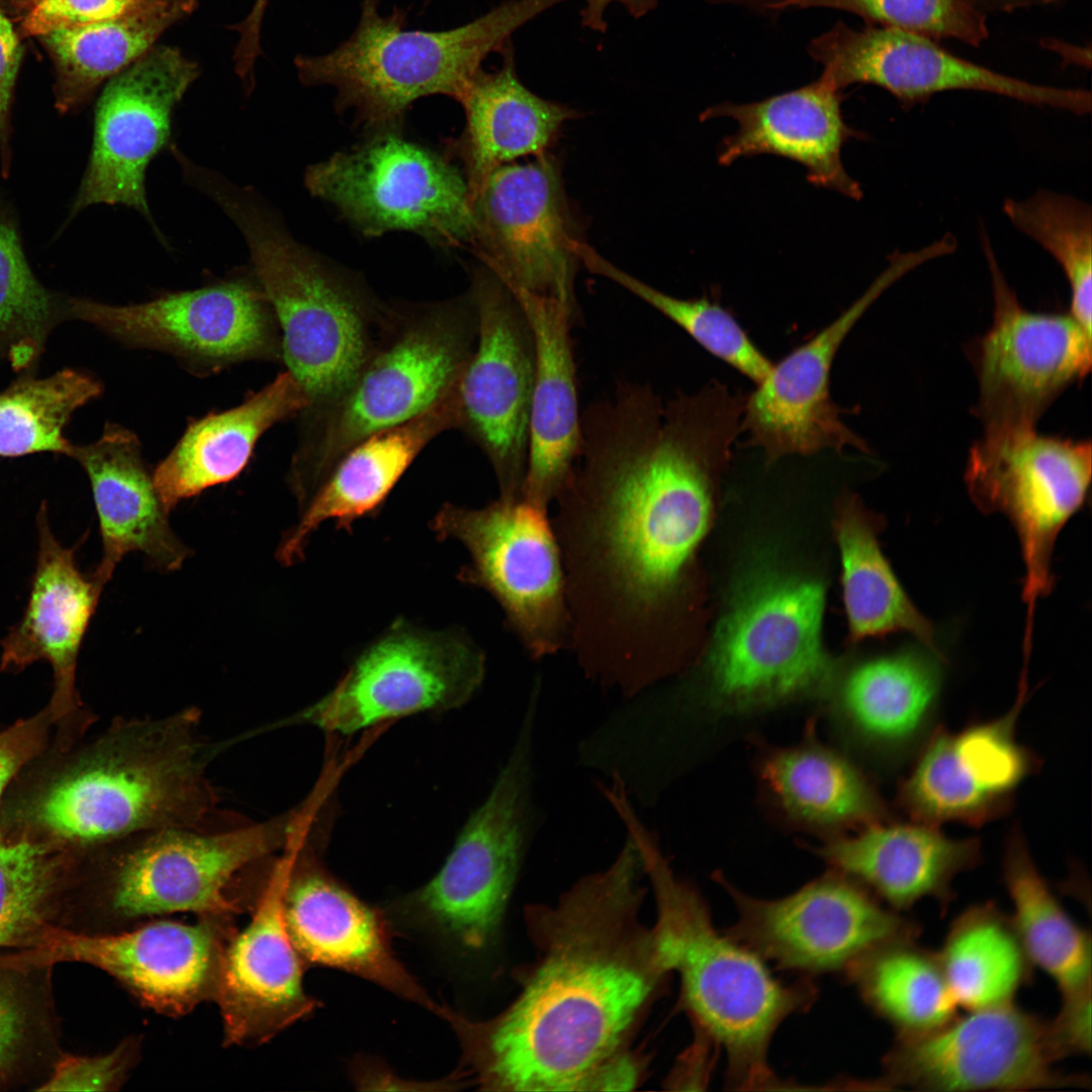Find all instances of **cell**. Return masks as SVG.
Here are the masks:
<instances>
[{
    "label": "cell",
    "mask_w": 1092,
    "mask_h": 1092,
    "mask_svg": "<svg viewBox=\"0 0 1092 1092\" xmlns=\"http://www.w3.org/2000/svg\"><path fill=\"white\" fill-rule=\"evenodd\" d=\"M741 417L717 386L663 404L649 384L624 379L581 413L579 452L554 499L569 645L587 676L626 698L665 671L663 619L707 531Z\"/></svg>",
    "instance_id": "6da1fadb"
},
{
    "label": "cell",
    "mask_w": 1092,
    "mask_h": 1092,
    "mask_svg": "<svg viewBox=\"0 0 1092 1092\" xmlns=\"http://www.w3.org/2000/svg\"><path fill=\"white\" fill-rule=\"evenodd\" d=\"M641 854L626 841L612 864L584 876L555 905L528 906L535 959L515 999L490 1018L443 1006L462 1072L487 1091H596L626 1050L667 971L652 927Z\"/></svg>",
    "instance_id": "7a4b0ae2"
},
{
    "label": "cell",
    "mask_w": 1092,
    "mask_h": 1092,
    "mask_svg": "<svg viewBox=\"0 0 1092 1092\" xmlns=\"http://www.w3.org/2000/svg\"><path fill=\"white\" fill-rule=\"evenodd\" d=\"M194 707L161 718H120L91 741L55 739L13 783L0 817L81 856L144 831L219 829L207 765L218 750Z\"/></svg>",
    "instance_id": "3957f363"
},
{
    "label": "cell",
    "mask_w": 1092,
    "mask_h": 1092,
    "mask_svg": "<svg viewBox=\"0 0 1092 1092\" xmlns=\"http://www.w3.org/2000/svg\"><path fill=\"white\" fill-rule=\"evenodd\" d=\"M298 828L299 815L290 812L220 829L149 830L97 847L79 858L66 931L116 932L175 913L251 912L271 856Z\"/></svg>",
    "instance_id": "277c9868"
},
{
    "label": "cell",
    "mask_w": 1092,
    "mask_h": 1092,
    "mask_svg": "<svg viewBox=\"0 0 1092 1092\" xmlns=\"http://www.w3.org/2000/svg\"><path fill=\"white\" fill-rule=\"evenodd\" d=\"M190 185L215 202L246 241L258 286L280 331L281 360L308 399L299 415L327 405L377 345L391 305L295 242L250 187L204 167L192 173Z\"/></svg>",
    "instance_id": "5b68a950"
},
{
    "label": "cell",
    "mask_w": 1092,
    "mask_h": 1092,
    "mask_svg": "<svg viewBox=\"0 0 1092 1092\" xmlns=\"http://www.w3.org/2000/svg\"><path fill=\"white\" fill-rule=\"evenodd\" d=\"M476 338L469 294L391 305L380 340L344 390L322 408L298 416L288 482L299 509L349 448L421 415L455 387Z\"/></svg>",
    "instance_id": "8992f818"
},
{
    "label": "cell",
    "mask_w": 1092,
    "mask_h": 1092,
    "mask_svg": "<svg viewBox=\"0 0 1092 1092\" xmlns=\"http://www.w3.org/2000/svg\"><path fill=\"white\" fill-rule=\"evenodd\" d=\"M563 1L507 0L465 24L432 31L407 29L401 8L384 16L380 0H362L354 32L328 54L298 56L295 67L303 84L334 87L339 110L353 109L364 126L390 129L420 98L458 101L490 54Z\"/></svg>",
    "instance_id": "52a82bcc"
},
{
    "label": "cell",
    "mask_w": 1092,
    "mask_h": 1092,
    "mask_svg": "<svg viewBox=\"0 0 1092 1092\" xmlns=\"http://www.w3.org/2000/svg\"><path fill=\"white\" fill-rule=\"evenodd\" d=\"M642 857L656 902L652 926L667 972L677 971L685 1004L728 1054L740 1084H767L768 1038L802 1002V992L780 985L754 953L721 936L697 893L673 874L656 836L635 810L621 814Z\"/></svg>",
    "instance_id": "ba28073f"
},
{
    "label": "cell",
    "mask_w": 1092,
    "mask_h": 1092,
    "mask_svg": "<svg viewBox=\"0 0 1092 1092\" xmlns=\"http://www.w3.org/2000/svg\"><path fill=\"white\" fill-rule=\"evenodd\" d=\"M535 717L528 705L507 762L443 867L395 907L408 926L459 950H482L496 937L534 830Z\"/></svg>",
    "instance_id": "9c48e42d"
},
{
    "label": "cell",
    "mask_w": 1092,
    "mask_h": 1092,
    "mask_svg": "<svg viewBox=\"0 0 1092 1092\" xmlns=\"http://www.w3.org/2000/svg\"><path fill=\"white\" fill-rule=\"evenodd\" d=\"M822 583L778 573L749 581L717 629L709 669L716 698L746 709L824 688L832 665L821 642Z\"/></svg>",
    "instance_id": "30bf717a"
},
{
    "label": "cell",
    "mask_w": 1092,
    "mask_h": 1092,
    "mask_svg": "<svg viewBox=\"0 0 1092 1092\" xmlns=\"http://www.w3.org/2000/svg\"><path fill=\"white\" fill-rule=\"evenodd\" d=\"M547 509L522 497L468 509L445 504L432 528L464 545L463 582L488 592L534 659L569 645L570 618L560 546Z\"/></svg>",
    "instance_id": "8fae6325"
},
{
    "label": "cell",
    "mask_w": 1092,
    "mask_h": 1092,
    "mask_svg": "<svg viewBox=\"0 0 1092 1092\" xmlns=\"http://www.w3.org/2000/svg\"><path fill=\"white\" fill-rule=\"evenodd\" d=\"M1092 473L1090 441H1072L1036 429L985 433L970 450L965 482L985 514L999 513L1013 525L1025 575L1024 637H1031L1038 599L1054 585L1052 556L1059 533L1085 503Z\"/></svg>",
    "instance_id": "7c38bea8"
},
{
    "label": "cell",
    "mask_w": 1092,
    "mask_h": 1092,
    "mask_svg": "<svg viewBox=\"0 0 1092 1092\" xmlns=\"http://www.w3.org/2000/svg\"><path fill=\"white\" fill-rule=\"evenodd\" d=\"M305 184L364 235L418 234L441 246L473 245L465 178L430 150L384 132L308 168Z\"/></svg>",
    "instance_id": "4fadbf2b"
},
{
    "label": "cell",
    "mask_w": 1092,
    "mask_h": 1092,
    "mask_svg": "<svg viewBox=\"0 0 1092 1092\" xmlns=\"http://www.w3.org/2000/svg\"><path fill=\"white\" fill-rule=\"evenodd\" d=\"M484 672L483 653L461 632L398 620L329 694L287 722L352 734L407 715L458 708L481 686Z\"/></svg>",
    "instance_id": "5bb4252c"
},
{
    "label": "cell",
    "mask_w": 1092,
    "mask_h": 1092,
    "mask_svg": "<svg viewBox=\"0 0 1092 1092\" xmlns=\"http://www.w3.org/2000/svg\"><path fill=\"white\" fill-rule=\"evenodd\" d=\"M994 311L989 330L971 348L978 381L974 414L985 433L1035 429L1051 404L1085 377L1092 335L1070 314L1024 308L983 233Z\"/></svg>",
    "instance_id": "9a60e30c"
},
{
    "label": "cell",
    "mask_w": 1092,
    "mask_h": 1092,
    "mask_svg": "<svg viewBox=\"0 0 1092 1092\" xmlns=\"http://www.w3.org/2000/svg\"><path fill=\"white\" fill-rule=\"evenodd\" d=\"M1049 1021L1013 1001L969 1010L943 1025L898 1036L886 1058L889 1087L928 1091L1032 1090L1086 1087L1083 1075L1063 1074Z\"/></svg>",
    "instance_id": "2e32d148"
},
{
    "label": "cell",
    "mask_w": 1092,
    "mask_h": 1092,
    "mask_svg": "<svg viewBox=\"0 0 1092 1092\" xmlns=\"http://www.w3.org/2000/svg\"><path fill=\"white\" fill-rule=\"evenodd\" d=\"M469 295L477 338L458 384V429L488 460L499 497L520 498L535 374L533 333L517 297L486 267L475 270Z\"/></svg>",
    "instance_id": "e0dca14e"
},
{
    "label": "cell",
    "mask_w": 1092,
    "mask_h": 1092,
    "mask_svg": "<svg viewBox=\"0 0 1092 1092\" xmlns=\"http://www.w3.org/2000/svg\"><path fill=\"white\" fill-rule=\"evenodd\" d=\"M472 247L514 294L556 299L578 317L574 234L558 164L547 153L495 169L472 202Z\"/></svg>",
    "instance_id": "ac0fdd59"
},
{
    "label": "cell",
    "mask_w": 1092,
    "mask_h": 1092,
    "mask_svg": "<svg viewBox=\"0 0 1092 1092\" xmlns=\"http://www.w3.org/2000/svg\"><path fill=\"white\" fill-rule=\"evenodd\" d=\"M65 313L131 347L160 350L214 371L249 360H281V336L261 289L232 280L127 305L71 298Z\"/></svg>",
    "instance_id": "d6986e66"
},
{
    "label": "cell",
    "mask_w": 1092,
    "mask_h": 1092,
    "mask_svg": "<svg viewBox=\"0 0 1092 1092\" xmlns=\"http://www.w3.org/2000/svg\"><path fill=\"white\" fill-rule=\"evenodd\" d=\"M809 56L822 66L819 77L837 91L853 84H872L888 91L904 106L953 90L983 91L1021 102L1084 115L1091 111V93L1031 83L960 58L935 40L899 29L843 21L809 41Z\"/></svg>",
    "instance_id": "ffe728a7"
},
{
    "label": "cell",
    "mask_w": 1092,
    "mask_h": 1092,
    "mask_svg": "<svg viewBox=\"0 0 1092 1092\" xmlns=\"http://www.w3.org/2000/svg\"><path fill=\"white\" fill-rule=\"evenodd\" d=\"M912 253H894L888 268L848 308L772 366L745 394L741 434L759 448L767 464L791 455L851 447L869 453L868 444L842 421V408L830 394L833 360L855 323L893 282L918 266Z\"/></svg>",
    "instance_id": "44dd1931"
},
{
    "label": "cell",
    "mask_w": 1092,
    "mask_h": 1092,
    "mask_svg": "<svg viewBox=\"0 0 1092 1092\" xmlns=\"http://www.w3.org/2000/svg\"><path fill=\"white\" fill-rule=\"evenodd\" d=\"M235 917L202 916L188 924L162 918L106 933L62 930L33 949L55 965L81 963L116 980L141 1004L179 1017L213 1001Z\"/></svg>",
    "instance_id": "7402d4cb"
},
{
    "label": "cell",
    "mask_w": 1092,
    "mask_h": 1092,
    "mask_svg": "<svg viewBox=\"0 0 1092 1092\" xmlns=\"http://www.w3.org/2000/svg\"><path fill=\"white\" fill-rule=\"evenodd\" d=\"M198 74L179 50L156 47L110 79L96 106L92 152L73 214L92 204H123L161 238L148 204L146 172L168 144L174 108Z\"/></svg>",
    "instance_id": "603a6c76"
},
{
    "label": "cell",
    "mask_w": 1092,
    "mask_h": 1092,
    "mask_svg": "<svg viewBox=\"0 0 1092 1092\" xmlns=\"http://www.w3.org/2000/svg\"><path fill=\"white\" fill-rule=\"evenodd\" d=\"M1026 696L1000 717L959 732L935 729L899 790L912 821L980 826L1003 816L1037 760L1016 737Z\"/></svg>",
    "instance_id": "cb8c5ba5"
},
{
    "label": "cell",
    "mask_w": 1092,
    "mask_h": 1092,
    "mask_svg": "<svg viewBox=\"0 0 1092 1092\" xmlns=\"http://www.w3.org/2000/svg\"><path fill=\"white\" fill-rule=\"evenodd\" d=\"M282 912L304 966L347 972L439 1014L436 1003L396 959L380 913L335 880L305 835L284 847Z\"/></svg>",
    "instance_id": "d4e9b609"
},
{
    "label": "cell",
    "mask_w": 1092,
    "mask_h": 1092,
    "mask_svg": "<svg viewBox=\"0 0 1092 1092\" xmlns=\"http://www.w3.org/2000/svg\"><path fill=\"white\" fill-rule=\"evenodd\" d=\"M729 890L740 914L734 932L784 967H841L891 941L916 938L919 932L913 921L836 880L813 883L775 901Z\"/></svg>",
    "instance_id": "484cf974"
},
{
    "label": "cell",
    "mask_w": 1092,
    "mask_h": 1092,
    "mask_svg": "<svg viewBox=\"0 0 1092 1092\" xmlns=\"http://www.w3.org/2000/svg\"><path fill=\"white\" fill-rule=\"evenodd\" d=\"M286 860L277 854L247 926L229 940L214 1002L226 1046L253 1048L308 1016L316 1001L302 985L304 964L286 930L282 893Z\"/></svg>",
    "instance_id": "4316f807"
},
{
    "label": "cell",
    "mask_w": 1092,
    "mask_h": 1092,
    "mask_svg": "<svg viewBox=\"0 0 1092 1092\" xmlns=\"http://www.w3.org/2000/svg\"><path fill=\"white\" fill-rule=\"evenodd\" d=\"M37 556L26 607L1 640L0 670L17 673L39 660L53 669L47 706L61 728L88 725L76 690L78 656L104 585L78 567L75 549L53 532L46 503L36 515Z\"/></svg>",
    "instance_id": "83f0119b"
},
{
    "label": "cell",
    "mask_w": 1092,
    "mask_h": 1092,
    "mask_svg": "<svg viewBox=\"0 0 1092 1092\" xmlns=\"http://www.w3.org/2000/svg\"><path fill=\"white\" fill-rule=\"evenodd\" d=\"M841 101V92L819 78L760 101L713 105L702 118L728 117L737 123V130L720 144V165L757 155L783 157L802 165L813 185L858 200L861 187L846 172L841 151L861 134L845 122Z\"/></svg>",
    "instance_id": "f1b7e54d"
},
{
    "label": "cell",
    "mask_w": 1092,
    "mask_h": 1092,
    "mask_svg": "<svg viewBox=\"0 0 1092 1092\" xmlns=\"http://www.w3.org/2000/svg\"><path fill=\"white\" fill-rule=\"evenodd\" d=\"M90 481L102 541L93 576L105 585L119 561L141 552L156 568H180L190 550L173 531L165 508L130 430L107 423L87 445L71 444L68 454Z\"/></svg>",
    "instance_id": "f546056e"
},
{
    "label": "cell",
    "mask_w": 1092,
    "mask_h": 1092,
    "mask_svg": "<svg viewBox=\"0 0 1092 1092\" xmlns=\"http://www.w3.org/2000/svg\"><path fill=\"white\" fill-rule=\"evenodd\" d=\"M459 421L457 384L421 415L349 448L300 510L277 558L285 565L302 558L308 538L324 522L333 520L348 530L356 520L377 511L424 449L441 434L458 429Z\"/></svg>",
    "instance_id": "4dcf8cb0"
},
{
    "label": "cell",
    "mask_w": 1092,
    "mask_h": 1092,
    "mask_svg": "<svg viewBox=\"0 0 1092 1092\" xmlns=\"http://www.w3.org/2000/svg\"><path fill=\"white\" fill-rule=\"evenodd\" d=\"M514 295L529 321L535 345L528 461L521 497L547 509L564 484L581 443L570 336L578 317L556 299Z\"/></svg>",
    "instance_id": "1f68e13d"
},
{
    "label": "cell",
    "mask_w": 1092,
    "mask_h": 1092,
    "mask_svg": "<svg viewBox=\"0 0 1092 1092\" xmlns=\"http://www.w3.org/2000/svg\"><path fill=\"white\" fill-rule=\"evenodd\" d=\"M823 856L872 887L895 910H908L924 898L946 910L952 882L979 863L980 841L953 838L937 826L912 821L871 824L855 837L835 840Z\"/></svg>",
    "instance_id": "d6a6232c"
},
{
    "label": "cell",
    "mask_w": 1092,
    "mask_h": 1092,
    "mask_svg": "<svg viewBox=\"0 0 1092 1092\" xmlns=\"http://www.w3.org/2000/svg\"><path fill=\"white\" fill-rule=\"evenodd\" d=\"M502 66L480 69L458 100L466 125L456 148L472 205L490 174L526 156L545 154L575 110L544 99L520 80L510 40L499 52Z\"/></svg>",
    "instance_id": "836d02e7"
},
{
    "label": "cell",
    "mask_w": 1092,
    "mask_h": 1092,
    "mask_svg": "<svg viewBox=\"0 0 1092 1092\" xmlns=\"http://www.w3.org/2000/svg\"><path fill=\"white\" fill-rule=\"evenodd\" d=\"M944 664L942 653L917 641L855 667L842 703L862 739L894 761L918 753L935 730Z\"/></svg>",
    "instance_id": "e575fe53"
},
{
    "label": "cell",
    "mask_w": 1092,
    "mask_h": 1092,
    "mask_svg": "<svg viewBox=\"0 0 1092 1092\" xmlns=\"http://www.w3.org/2000/svg\"><path fill=\"white\" fill-rule=\"evenodd\" d=\"M307 405L305 392L285 370L240 405L192 422L153 471L165 508L171 512L183 499L236 478L260 437Z\"/></svg>",
    "instance_id": "d590c367"
},
{
    "label": "cell",
    "mask_w": 1092,
    "mask_h": 1092,
    "mask_svg": "<svg viewBox=\"0 0 1092 1092\" xmlns=\"http://www.w3.org/2000/svg\"><path fill=\"white\" fill-rule=\"evenodd\" d=\"M77 862L0 817V951L38 947L65 930Z\"/></svg>",
    "instance_id": "8d00e7d4"
},
{
    "label": "cell",
    "mask_w": 1092,
    "mask_h": 1092,
    "mask_svg": "<svg viewBox=\"0 0 1092 1092\" xmlns=\"http://www.w3.org/2000/svg\"><path fill=\"white\" fill-rule=\"evenodd\" d=\"M196 0H155L125 15L55 29L42 35L58 69L57 107L83 103L153 48L172 24L192 12Z\"/></svg>",
    "instance_id": "74e56055"
},
{
    "label": "cell",
    "mask_w": 1092,
    "mask_h": 1092,
    "mask_svg": "<svg viewBox=\"0 0 1092 1092\" xmlns=\"http://www.w3.org/2000/svg\"><path fill=\"white\" fill-rule=\"evenodd\" d=\"M53 967L31 948L0 951V1091H37L64 1053Z\"/></svg>",
    "instance_id": "f35d334b"
},
{
    "label": "cell",
    "mask_w": 1092,
    "mask_h": 1092,
    "mask_svg": "<svg viewBox=\"0 0 1092 1092\" xmlns=\"http://www.w3.org/2000/svg\"><path fill=\"white\" fill-rule=\"evenodd\" d=\"M880 526L856 498L842 507L836 532L850 634L860 640L904 632L942 653L934 625L912 603L881 550Z\"/></svg>",
    "instance_id": "ab89813d"
},
{
    "label": "cell",
    "mask_w": 1092,
    "mask_h": 1092,
    "mask_svg": "<svg viewBox=\"0 0 1092 1092\" xmlns=\"http://www.w3.org/2000/svg\"><path fill=\"white\" fill-rule=\"evenodd\" d=\"M1003 881L1011 920L1033 966L1057 983L1062 996L1091 988V938L1066 912L1014 829L1005 844Z\"/></svg>",
    "instance_id": "60d3db41"
},
{
    "label": "cell",
    "mask_w": 1092,
    "mask_h": 1092,
    "mask_svg": "<svg viewBox=\"0 0 1092 1092\" xmlns=\"http://www.w3.org/2000/svg\"><path fill=\"white\" fill-rule=\"evenodd\" d=\"M937 956L958 1005L968 1010L1013 1001L1031 979L1033 965L1011 917L990 902L952 921Z\"/></svg>",
    "instance_id": "b9f144b4"
},
{
    "label": "cell",
    "mask_w": 1092,
    "mask_h": 1092,
    "mask_svg": "<svg viewBox=\"0 0 1092 1092\" xmlns=\"http://www.w3.org/2000/svg\"><path fill=\"white\" fill-rule=\"evenodd\" d=\"M914 940L891 941L851 964L867 1001L898 1036L933 1030L956 1017L959 1006L937 953Z\"/></svg>",
    "instance_id": "7bdbcfd3"
},
{
    "label": "cell",
    "mask_w": 1092,
    "mask_h": 1092,
    "mask_svg": "<svg viewBox=\"0 0 1092 1092\" xmlns=\"http://www.w3.org/2000/svg\"><path fill=\"white\" fill-rule=\"evenodd\" d=\"M763 778L793 815L818 824L876 823L884 807L862 776L845 759L821 748L776 752Z\"/></svg>",
    "instance_id": "ee69618b"
},
{
    "label": "cell",
    "mask_w": 1092,
    "mask_h": 1092,
    "mask_svg": "<svg viewBox=\"0 0 1092 1092\" xmlns=\"http://www.w3.org/2000/svg\"><path fill=\"white\" fill-rule=\"evenodd\" d=\"M92 376L63 369L44 378H22L0 393V456L68 454L64 430L73 413L100 395Z\"/></svg>",
    "instance_id": "f6af8a7d"
},
{
    "label": "cell",
    "mask_w": 1092,
    "mask_h": 1092,
    "mask_svg": "<svg viewBox=\"0 0 1092 1092\" xmlns=\"http://www.w3.org/2000/svg\"><path fill=\"white\" fill-rule=\"evenodd\" d=\"M580 262L649 304L685 331L703 349L722 360L754 384L762 380L772 362L749 338L734 315L706 296L678 298L664 293L616 267L584 243Z\"/></svg>",
    "instance_id": "bcb514c9"
},
{
    "label": "cell",
    "mask_w": 1092,
    "mask_h": 1092,
    "mask_svg": "<svg viewBox=\"0 0 1092 1092\" xmlns=\"http://www.w3.org/2000/svg\"><path fill=\"white\" fill-rule=\"evenodd\" d=\"M1011 223L1059 263L1071 290L1069 313L1092 335V213L1088 203L1040 190L1024 199H1007Z\"/></svg>",
    "instance_id": "7dc6e473"
},
{
    "label": "cell",
    "mask_w": 1092,
    "mask_h": 1092,
    "mask_svg": "<svg viewBox=\"0 0 1092 1092\" xmlns=\"http://www.w3.org/2000/svg\"><path fill=\"white\" fill-rule=\"evenodd\" d=\"M62 309L33 275L14 221L0 209V357L15 369L33 363Z\"/></svg>",
    "instance_id": "c3c4849f"
},
{
    "label": "cell",
    "mask_w": 1092,
    "mask_h": 1092,
    "mask_svg": "<svg viewBox=\"0 0 1092 1092\" xmlns=\"http://www.w3.org/2000/svg\"><path fill=\"white\" fill-rule=\"evenodd\" d=\"M851 13L867 25L884 26L932 40L956 39L979 47L989 36L987 15L970 0H806L798 9Z\"/></svg>",
    "instance_id": "681fc988"
},
{
    "label": "cell",
    "mask_w": 1092,
    "mask_h": 1092,
    "mask_svg": "<svg viewBox=\"0 0 1092 1092\" xmlns=\"http://www.w3.org/2000/svg\"><path fill=\"white\" fill-rule=\"evenodd\" d=\"M141 1048V1038L134 1035L104 1054L81 1056L64 1052L37 1092L117 1091L136 1067Z\"/></svg>",
    "instance_id": "f907efd6"
},
{
    "label": "cell",
    "mask_w": 1092,
    "mask_h": 1092,
    "mask_svg": "<svg viewBox=\"0 0 1092 1092\" xmlns=\"http://www.w3.org/2000/svg\"><path fill=\"white\" fill-rule=\"evenodd\" d=\"M155 0H35L22 27L27 35H44L55 29L116 18Z\"/></svg>",
    "instance_id": "816d5d0a"
},
{
    "label": "cell",
    "mask_w": 1092,
    "mask_h": 1092,
    "mask_svg": "<svg viewBox=\"0 0 1092 1092\" xmlns=\"http://www.w3.org/2000/svg\"><path fill=\"white\" fill-rule=\"evenodd\" d=\"M53 726H57L56 720L46 708L0 728V802L18 777L52 745Z\"/></svg>",
    "instance_id": "f5cc1de1"
},
{
    "label": "cell",
    "mask_w": 1092,
    "mask_h": 1092,
    "mask_svg": "<svg viewBox=\"0 0 1092 1092\" xmlns=\"http://www.w3.org/2000/svg\"><path fill=\"white\" fill-rule=\"evenodd\" d=\"M1058 1015L1049 1021L1060 1059L1091 1051V988L1062 996Z\"/></svg>",
    "instance_id": "db71d44e"
},
{
    "label": "cell",
    "mask_w": 1092,
    "mask_h": 1092,
    "mask_svg": "<svg viewBox=\"0 0 1092 1092\" xmlns=\"http://www.w3.org/2000/svg\"><path fill=\"white\" fill-rule=\"evenodd\" d=\"M21 58V47L11 22L0 10V156L2 173L9 174L10 105L12 91Z\"/></svg>",
    "instance_id": "11a10c76"
},
{
    "label": "cell",
    "mask_w": 1092,
    "mask_h": 1092,
    "mask_svg": "<svg viewBox=\"0 0 1092 1092\" xmlns=\"http://www.w3.org/2000/svg\"><path fill=\"white\" fill-rule=\"evenodd\" d=\"M351 1077L358 1089L366 1091H452L470 1084L462 1072L437 1081L407 1080L396 1076L380 1062L368 1059L354 1062Z\"/></svg>",
    "instance_id": "9f6ffc18"
},
{
    "label": "cell",
    "mask_w": 1092,
    "mask_h": 1092,
    "mask_svg": "<svg viewBox=\"0 0 1092 1092\" xmlns=\"http://www.w3.org/2000/svg\"><path fill=\"white\" fill-rule=\"evenodd\" d=\"M269 0H255L251 12L236 29L240 39L236 48L234 61L238 71H253L255 60L260 54V30L265 9Z\"/></svg>",
    "instance_id": "6f0895ef"
},
{
    "label": "cell",
    "mask_w": 1092,
    "mask_h": 1092,
    "mask_svg": "<svg viewBox=\"0 0 1092 1092\" xmlns=\"http://www.w3.org/2000/svg\"><path fill=\"white\" fill-rule=\"evenodd\" d=\"M584 7L580 11L581 25L597 32L607 30L605 12L613 3L621 4L635 19H639L654 10L659 0H582Z\"/></svg>",
    "instance_id": "680465c9"
},
{
    "label": "cell",
    "mask_w": 1092,
    "mask_h": 1092,
    "mask_svg": "<svg viewBox=\"0 0 1092 1092\" xmlns=\"http://www.w3.org/2000/svg\"><path fill=\"white\" fill-rule=\"evenodd\" d=\"M711 5L732 6L744 8L751 12L762 14H777L779 12L796 9L806 0H703Z\"/></svg>",
    "instance_id": "91938a15"
},
{
    "label": "cell",
    "mask_w": 1092,
    "mask_h": 1092,
    "mask_svg": "<svg viewBox=\"0 0 1092 1092\" xmlns=\"http://www.w3.org/2000/svg\"><path fill=\"white\" fill-rule=\"evenodd\" d=\"M980 11L985 13L990 12H1011L1014 10L1029 8L1033 6H1042L1052 4L1061 0H970Z\"/></svg>",
    "instance_id": "94428289"
},
{
    "label": "cell",
    "mask_w": 1092,
    "mask_h": 1092,
    "mask_svg": "<svg viewBox=\"0 0 1092 1092\" xmlns=\"http://www.w3.org/2000/svg\"><path fill=\"white\" fill-rule=\"evenodd\" d=\"M428 1H429V0H426V2H428Z\"/></svg>",
    "instance_id": "6125c7cd"
}]
</instances>
